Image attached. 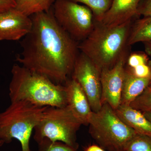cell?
I'll list each match as a JSON object with an SVG mask.
<instances>
[{
	"mask_svg": "<svg viewBox=\"0 0 151 151\" xmlns=\"http://www.w3.org/2000/svg\"><path fill=\"white\" fill-rule=\"evenodd\" d=\"M30 17L32 27L21 42L22 50L17 61L56 84H64L79 54L78 44L58 24L50 10Z\"/></svg>",
	"mask_w": 151,
	"mask_h": 151,
	"instance_id": "1",
	"label": "cell"
},
{
	"mask_svg": "<svg viewBox=\"0 0 151 151\" xmlns=\"http://www.w3.org/2000/svg\"><path fill=\"white\" fill-rule=\"evenodd\" d=\"M11 72V102L25 101L40 107L67 106L64 84H56L46 76L17 64H14Z\"/></svg>",
	"mask_w": 151,
	"mask_h": 151,
	"instance_id": "2",
	"label": "cell"
},
{
	"mask_svg": "<svg viewBox=\"0 0 151 151\" xmlns=\"http://www.w3.org/2000/svg\"><path fill=\"white\" fill-rule=\"evenodd\" d=\"M132 21L119 25H105L95 21L94 29L78 44V48L100 71L111 68L128 55V40Z\"/></svg>",
	"mask_w": 151,
	"mask_h": 151,
	"instance_id": "3",
	"label": "cell"
},
{
	"mask_svg": "<svg viewBox=\"0 0 151 151\" xmlns=\"http://www.w3.org/2000/svg\"><path fill=\"white\" fill-rule=\"evenodd\" d=\"M46 107L25 101L11 102L0 113V140L9 144L13 139L20 143L22 151H31L29 142L33 130L39 123Z\"/></svg>",
	"mask_w": 151,
	"mask_h": 151,
	"instance_id": "4",
	"label": "cell"
},
{
	"mask_svg": "<svg viewBox=\"0 0 151 151\" xmlns=\"http://www.w3.org/2000/svg\"><path fill=\"white\" fill-rule=\"evenodd\" d=\"M88 125L92 137L107 151H123L127 143L137 134L124 124L107 103L103 104L97 112H91Z\"/></svg>",
	"mask_w": 151,
	"mask_h": 151,
	"instance_id": "5",
	"label": "cell"
},
{
	"mask_svg": "<svg viewBox=\"0 0 151 151\" xmlns=\"http://www.w3.org/2000/svg\"><path fill=\"white\" fill-rule=\"evenodd\" d=\"M82 124L68 106L46 107L35 128L34 139L37 144L44 139L61 142L78 150L77 133Z\"/></svg>",
	"mask_w": 151,
	"mask_h": 151,
	"instance_id": "6",
	"label": "cell"
},
{
	"mask_svg": "<svg viewBox=\"0 0 151 151\" xmlns=\"http://www.w3.org/2000/svg\"><path fill=\"white\" fill-rule=\"evenodd\" d=\"M53 8L57 22L76 41L84 40L94 29V15L86 6L70 0H55Z\"/></svg>",
	"mask_w": 151,
	"mask_h": 151,
	"instance_id": "7",
	"label": "cell"
},
{
	"mask_svg": "<svg viewBox=\"0 0 151 151\" xmlns=\"http://www.w3.org/2000/svg\"><path fill=\"white\" fill-rule=\"evenodd\" d=\"M101 72L89 58L82 52L79 53L74 64L71 78L78 82L84 91L93 112L99 111L102 106Z\"/></svg>",
	"mask_w": 151,
	"mask_h": 151,
	"instance_id": "8",
	"label": "cell"
},
{
	"mask_svg": "<svg viewBox=\"0 0 151 151\" xmlns=\"http://www.w3.org/2000/svg\"><path fill=\"white\" fill-rule=\"evenodd\" d=\"M128 55L121 58L111 68L101 72V103H107L114 110L121 104L125 64Z\"/></svg>",
	"mask_w": 151,
	"mask_h": 151,
	"instance_id": "9",
	"label": "cell"
},
{
	"mask_svg": "<svg viewBox=\"0 0 151 151\" xmlns=\"http://www.w3.org/2000/svg\"><path fill=\"white\" fill-rule=\"evenodd\" d=\"M30 17L15 8L0 13V40H18L31 30Z\"/></svg>",
	"mask_w": 151,
	"mask_h": 151,
	"instance_id": "10",
	"label": "cell"
},
{
	"mask_svg": "<svg viewBox=\"0 0 151 151\" xmlns=\"http://www.w3.org/2000/svg\"><path fill=\"white\" fill-rule=\"evenodd\" d=\"M67 106L81 122L88 125V117L92 112L89 100L84 91L75 79L68 78L64 84Z\"/></svg>",
	"mask_w": 151,
	"mask_h": 151,
	"instance_id": "11",
	"label": "cell"
},
{
	"mask_svg": "<svg viewBox=\"0 0 151 151\" xmlns=\"http://www.w3.org/2000/svg\"><path fill=\"white\" fill-rule=\"evenodd\" d=\"M140 1L113 0L110 9L98 22L115 26L132 21L137 16V10Z\"/></svg>",
	"mask_w": 151,
	"mask_h": 151,
	"instance_id": "12",
	"label": "cell"
},
{
	"mask_svg": "<svg viewBox=\"0 0 151 151\" xmlns=\"http://www.w3.org/2000/svg\"><path fill=\"white\" fill-rule=\"evenodd\" d=\"M115 111L119 119L136 133L151 136V123L142 112L130 105H122Z\"/></svg>",
	"mask_w": 151,
	"mask_h": 151,
	"instance_id": "13",
	"label": "cell"
},
{
	"mask_svg": "<svg viewBox=\"0 0 151 151\" xmlns=\"http://www.w3.org/2000/svg\"><path fill=\"white\" fill-rule=\"evenodd\" d=\"M149 83L150 78L136 77L125 68L120 105H130L148 86Z\"/></svg>",
	"mask_w": 151,
	"mask_h": 151,
	"instance_id": "14",
	"label": "cell"
},
{
	"mask_svg": "<svg viewBox=\"0 0 151 151\" xmlns=\"http://www.w3.org/2000/svg\"><path fill=\"white\" fill-rule=\"evenodd\" d=\"M151 41V17H144L132 23L128 40V45Z\"/></svg>",
	"mask_w": 151,
	"mask_h": 151,
	"instance_id": "15",
	"label": "cell"
},
{
	"mask_svg": "<svg viewBox=\"0 0 151 151\" xmlns=\"http://www.w3.org/2000/svg\"><path fill=\"white\" fill-rule=\"evenodd\" d=\"M15 8L28 17L42 12H48L55 0H14Z\"/></svg>",
	"mask_w": 151,
	"mask_h": 151,
	"instance_id": "16",
	"label": "cell"
},
{
	"mask_svg": "<svg viewBox=\"0 0 151 151\" xmlns=\"http://www.w3.org/2000/svg\"><path fill=\"white\" fill-rule=\"evenodd\" d=\"M77 3H81L92 11L95 21H101L111 7L113 0H70Z\"/></svg>",
	"mask_w": 151,
	"mask_h": 151,
	"instance_id": "17",
	"label": "cell"
},
{
	"mask_svg": "<svg viewBox=\"0 0 151 151\" xmlns=\"http://www.w3.org/2000/svg\"><path fill=\"white\" fill-rule=\"evenodd\" d=\"M123 151H151V136L137 134L127 143Z\"/></svg>",
	"mask_w": 151,
	"mask_h": 151,
	"instance_id": "18",
	"label": "cell"
},
{
	"mask_svg": "<svg viewBox=\"0 0 151 151\" xmlns=\"http://www.w3.org/2000/svg\"><path fill=\"white\" fill-rule=\"evenodd\" d=\"M130 106L142 112L151 111V87L147 86Z\"/></svg>",
	"mask_w": 151,
	"mask_h": 151,
	"instance_id": "19",
	"label": "cell"
},
{
	"mask_svg": "<svg viewBox=\"0 0 151 151\" xmlns=\"http://www.w3.org/2000/svg\"><path fill=\"white\" fill-rule=\"evenodd\" d=\"M38 145V151H77L65 143L61 142H53L49 139H44Z\"/></svg>",
	"mask_w": 151,
	"mask_h": 151,
	"instance_id": "20",
	"label": "cell"
},
{
	"mask_svg": "<svg viewBox=\"0 0 151 151\" xmlns=\"http://www.w3.org/2000/svg\"><path fill=\"white\" fill-rule=\"evenodd\" d=\"M146 52H135L131 53L127 57V67L133 68L139 65L148 64L150 58Z\"/></svg>",
	"mask_w": 151,
	"mask_h": 151,
	"instance_id": "21",
	"label": "cell"
},
{
	"mask_svg": "<svg viewBox=\"0 0 151 151\" xmlns=\"http://www.w3.org/2000/svg\"><path fill=\"white\" fill-rule=\"evenodd\" d=\"M131 73L136 77L140 78H150V70L148 64L139 65L133 68L127 67Z\"/></svg>",
	"mask_w": 151,
	"mask_h": 151,
	"instance_id": "22",
	"label": "cell"
},
{
	"mask_svg": "<svg viewBox=\"0 0 151 151\" xmlns=\"http://www.w3.org/2000/svg\"><path fill=\"white\" fill-rule=\"evenodd\" d=\"M137 16L151 17V0H141L137 10Z\"/></svg>",
	"mask_w": 151,
	"mask_h": 151,
	"instance_id": "23",
	"label": "cell"
},
{
	"mask_svg": "<svg viewBox=\"0 0 151 151\" xmlns=\"http://www.w3.org/2000/svg\"><path fill=\"white\" fill-rule=\"evenodd\" d=\"M15 7L14 0H0V13L14 8Z\"/></svg>",
	"mask_w": 151,
	"mask_h": 151,
	"instance_id": "24",
	"label": "cell"
},
{
	"mask_svg": "<svg viewBox=\"0 0 151 151\" xmlns=\"http://www.w3.org/2000/svg\"><path fill=\"white\" fill-rule=\"evenodd\" d=\"M85 151H105L98 145H91L85 149Z\"/></svg>",
	"mask_w": 151,
	"mask_h": 151,
	"instance_id": "25",
	"label": "cell"
},
{
	"mask_svg": "<svg viewBox=\"0 0 151 151\" xmlns=\"http://www.w3.org/2000/svg\"><path fill=\"white\" fill-rule=\"evenodd\" d=\"M143 43L145 45L146 53L151 57V41Z\"/></svg>",
	"mask_w": 151,
	"mask_h": 151,
	"instance_id": "26",
	"label": "cell"
},
{
	"mask_svg": "<svg viewBox=\"0 0 151 151\" xmlns=\"http://www.w3.org/2000/svg\"><path fill=\"white\" fill-rule=\"evenodd\" d=\"M142 113L145 117L151 123V111H146V112H142Z\"/></svg>",
	"mask_w": 151,
	"mask_h": 151,
	"instance_id": "27",
	"label": "cell"
},
{
	"mask_svg": "<svg viewBox=\"0 0 151 151\" xmlns=\"http://www.w3.org/2000/svg\"><path fill=\"white\" fill-rule=\"evenodd\" d=\"M148 65L149 67H150V83H149L148 86L151 87V57L150 59L149 60Z\"/></svg>",
	"mask_w": 151,
	"mask_h": 151,
	"instance_id": "28",
	"label": "cell"
},
{
	"mask_svg": "<svg viewBox=\"0 0 151 151\" xmlns=\"http://www.w3.org/2000/svg\"><path fill=\"white\" fill-rule=\"evenodd\" d=\"M5 143H4V142H3V141L1 140H0V148L1 147H2L3 146V145Z\"/></svg>",
	"mask_w": 151,
	"mask_h": 151,
	"instance_id": "29",
	"label": "cell"
}]
</instances>
